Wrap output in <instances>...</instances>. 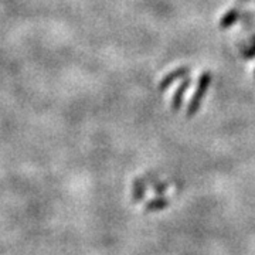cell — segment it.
Listing matches in <instances>:
<instances>
[{
	"mask_svg": "<svg viewBox=\"0 0 255 255\" xmlns=\"http://www.w3.org/2000/svg\"><path fill=\"white\" fill-rule=\"evenodd\" d=\"M152 186H153V189H155V191L157 193V194H164L166 193V190H167V184L166 183H159L157 180H156L155 183H152Z\"/></svg>",
	"mask_w": 255,
	"mask_h": 255,
	"instance_id": "cell-8",
	"label": "cell"
},
{
	"mask_svg": "<svg viewBox=\"0 0 255 255\" xmlns=\"http://www.w3.org/2000/svg\"><path fill=\"white\" fill-rule=\"evenodd\" d=\"M189 73H190V68H189V67H180V68L173 70L172 73L167 74L163 80L160 81V84H159V91H166L174 81H177V80H180V78H184Z\"/></svg>",
	"mask_w": 255,
	"mask_h": 255,
	"instance_id": "cell-2",
	"label": "cell"
},
{
	"mask_svg": "<svg viewBox=\"0 0 255 255\" xmlns=\"http://www.w3.org/2000/svg\"><path fill=\"white\" fill-rule=\"evenodd\" d=\"M254 75H255V73H254Z\"/></svg>",
	"mask_w": 255,
	"mask_h": 255,
	"instance_id": "cell-10",
	"label": "cell"
},
{
	"mask_svg": "<svg viewBox=\"0 0 255 255\" xmlns=\"http://www.w3.org/2000/svg\"><path fill=\"white\" fill-rule=\"evenodd\" d=\"M191 85V80L189 77H184L183 78L182 84L177 87V90L174 91L173 98H172V111H179L182 108L183 105V97L186 91L189 90V87Z\"/></svg>",
	"mask_w": 255,
	"mask_h": 255,
	"instance_id": "cell-3",
	"label": "cell"
},
{
	"mask_svg": "<svg viewBox=\"0 0 255 255\" xmlns=\"http://www.w3.org/2000/svg\"><path fill=\"white\" fill-rule=\"evenodd\" d=\"M238 18H240V10L237 7H233V9L228 10L223 17L220 18L219 27L221 30H227V28H230L231 26H234L237 23Z\"/></svg>",
	"mask_w": 255,
	"mask_h": 255,
	"instance_id": "cell-4",
	"label": "cell"
},
{
	"mask_svg": "<svg viewBox=\"0 0 255 255\" xmlns=\"http://www.w3.org/2000/svg\"><path fill=\"white\" fill-rule=\"evenodd\" d=\"M240 1H244V0H240Z\"/></svg>",
	"mask_w": 255,
	"mask_h": 255,
	"instance_id": "cell-9",
	"label": "cell"
},
{
	"mask_svg": "<svg viewBox=\"0 0 255 255\" xmlns=\"http://www.w3.org/2000/svg\"><path fill=\"white\" fill-rule=\"evenodd\" d=\"M146 194V184L145 180L142 179H136L133 182V187H132V197H133V201L135 203H139L145 199Z\"/></svg>",
	"mask_w": 255,
	"mask_h": 255,
	"instance_id": "cell-6",
	"label": "cell"
},
{
	"mask_svg": "<svg viewBox=\"0 0 255 255\" xmlns=\"http://www.w3.org/2000/svg\"><path fill=\"white\" fill-rule=\"evenodd\" d=\"M241 55H243V58H247V60H253L255 57V37H253V40H251V46L248 47V48H246L243 53H241Z\"/></svg>",
	"mask_w": 255,
	"mask_h": 255,
	"instance_id": "cell-7",
	"label": "cell"
},
{
	"mask_svg": "<svg viewBox=\"0 0 255 255\" xmlns=\"http://www.w3.org/2000/svg\"><path fill=\"white\" fill-rule=\"evenodd\" d=\"M169 199L166 197H156V199H152L146 203L145 211L146 213H155V211H160V210H164L169 207Z\"/></svg>",
	"mask_w": 255,
	"mask_h": 255,
	"instance_id": "cell-5",
	"label": "cell"
},
{
	"mask_svg": "<svg viewBox=\"0 0 255 255\" xmlns=\"http://www.w3.org/2000/svg\"><path fill=\"white\" fill-rule=\"evenodd\" d=\"M211 81H213V75L210 73H203L199 77L196 91L193 94L190 102L187 105V110H186V117L187 118H193L199 112L201 107V102H203V98L206 97L207 90H209V87L211 85Z\"/></svg>",
	"mask_w": 255,
	"mask_h": 255,
	"instance_id": "cell-1",
	"label": "cell"
}]
</instances>
